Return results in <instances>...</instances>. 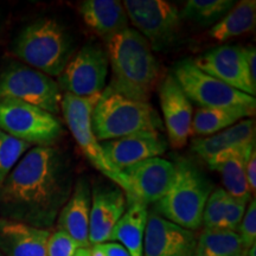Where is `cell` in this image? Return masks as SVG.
<instances>
[{
	"mask_svg": "<svg viewBox=\"0 0 256 256\" xmlns=\"http://www.w3.org/2000/svg\"><path fill=\"white\" fill-rule=\"evenodd\" d=\"M92 206V188L84 177L80 178L69 200L57 216V229L63 230L75 240L80 248L90 247L89 217Z\"/></svg>",
	"mask_w": 256,
	"mask_h": 256,
	"instance_id": "obj_18",
	"label": "cell"
},
{
	"mask_svg": "<svg viewBox=\"0 0 256 256\" xmlns=\"http://www.w3.org/2000/svg\"><path fill=\"white\" fill-rule=\"evenodd\" d=\"M243 254L238 232L204 229L197 238L194 256H240Z\"/></svg>",
	"mask_w": 256,
	"mask_h": 256,
	"instance_id": "obj_25",
	"label": "cell"
},
{
	"mask_svg": "<svg viewBox=\"0 0 256 256\" xmlns=\"http://www.w3.org/2000/svg\"><path fill=\"white\" fill-rule=\"evenodd\" d=\"M148 210L139 202L127 203V209L112 232L110 241H118L130 256H144V240Z\"/></svg>",
	"mask_w": 256,
	"mask_h": 256,
	"instance_id": "obj_22",
	"label": "cell"
},
{
	"mask_svg": "<svg viewBox=\"0 0 256 256\" xmlns=\"http://www.w3.org/2000/svg\"><path fill=\"white\" fill-rule=\"evenodd\" d=\"M78 248L75 240L63 230L57 229L50 234L46 244V254L48 256H74Z\"/></svg>",
	"mask_w": 256,
	"mask_h": 256,
	"instance_id": "obj_31",
	"label": "cell"
},
{
	"mask_svg": "<svg viewBox=\"0 0 256 256\" xmlns=\"http://www.w3.org/2000/svg\"><path fill=\"white\" fill-rule=\"evenodd\" d=\"M243 51H244V60L249 80H250L252 84L256 87V50L254 46H246L243 48Z\"/></svg>",
	"mask_w": 256,
	"mask_h": 256,
	"instance_id": "obj_33",
	"label": "cell"
},
{
	"mask_svg": "<svg viewBox=\"0 0 256 256\" xmlns=\"http://www.w3.org/2000/svg\"><path fill=\"white\" fill-rule=\"evenodd\" d=\"M246 118L252 116L242 110L198 108L192 118V134L198 136H212Z\"/></svg>",
	"mask_w": 256,
	"mask_h": 256,
	"instance_id": "obj_24",
	"label": "cell"
},
{
	"mask_svg": "<svg viewBox=\"0 0 256 256\" xmlns=\"http://www.w3.org/2000/svg\"><path fill=\"white\" fill-rule=\"evenodd\" d=\"M112 69L108 87L136 101L148 102L159 81L160 66L151 46L136 28H127L106 42Z\"/></svg>",
	"mask_w": 256,
	"mask_h": 256,
	"instance_id": "obj_2",
	"label": "cell"
},
{
	"mask_svg": "<svg viewBox=\"0 0 256 256\" xmlns=\"http://www.w3.org/2000/svg\"><path fill=\"white\" fill-rule=\"evenodd\" d=\"M226 200H228V194L222 188H217L211 192L203 212V224L202 226H204V229H223Z\"/></svg>",
	"mask_w": 256,
	"mask_h": 256,
	"instance_id": "obj_28",
	"label": "cell"
},
{
	"mask_svg": "<svg viewBox=\"0 0 256 256\" xmlns=\"http://www.w3.org/2000/svg\"><path fill=\"white\" fill-rule=\"evenodd\" d=\"M100 246L104 256H130L126 249L118 242H106Z\"/></svg>",
	"mask_w": 256,
	"mask_h": 256,
	"instance_id": "obj_35",
	"label": "cell"
},
{
	"mask_svg": "<svg viewBox=\"0 0 256 256\" xmlns=\"http://www.w3.org/2000/svg\"><path fill=\"white\" fill-rule=\"evenodd\" d=\"M127 209L126 194L116 184L98 183L92 188L89 243L110 242L112 232Z\"/></svg>",
	"mask_w": 256,
	"mask_h": 256,
	"instance_id": "obj_14",
	"label": "cell"
},
{
	"mask_svg": "<svg viewBox=\"0 0 256 256\" xmlns=\"http://www.w3.org/2000/svg\"><path fill=\"white\" fill-rule=\"evenodd\" d=\"M246 179L250 190L252 197H255L256 191V150L252 153L250 158L248 159L247 165H246Z\"/></svg>",
	"mask_w": 256,
	"mask_h": 256,
	"instance_id": "obj_34",
	"label": "cell"
},
{
	"mask_svg": "<svg viewBox=\"0 0 256 256\" xmlns=\"http://www.w3.org/2000/svg\"><path fill=\"white\" fill-rule=\"evenodd\" d=\"M235 5L232 0H188L180 18L200 26H214Z\"/></svg>",
	"mask_w": 256,
	"mask_h": 256,
	"instance_id": "obj_26",
	"label": "cell"
},
{
	"mask_svg": "<svg viewBox=\"0 0 256 256\" xmlns=\"http://www.w3.org/2000/svg\"><path fill=\"white\" fill-rule=\"evenodd\" d=\"M100 95H94L90 98H78V96L66 92L60 101V110H62L64 120L68 124L70 132L75 138L76 142L78 144L86 158L124 192L126 185H124L122 174L110 164L102 151L101 144L98 142L92 132V112L95 104H98Z\"/></svg>",
	"mask_w": 256,
	"mask_h": 256,
	"instance_id": "obj_9",
	"label": "cell"
},
{
	"mask_svg": "<svg viewBox=\"0 0 256 256\" xmlns=\"http://www.w3.org/2000/svg\"><path fill=\"white\" fill-rule=\"evenodd\" d=\"M51 230L0 218V252L4 256H48Z\"/></svg>",
	"mask_w": 256,
	"mask_h": 256,
	"instance_id": "obj_19",
	"label": "cell"
},
{
	"mask_svg": "<svg viewBox=\"0 0 256 256\" xmlns=\"http://www.w3.org/2000/svg\"><path fill=\"white\" fill-rule=\"evenodd\" d=\"M0 28H2V14H0Z\"/></svg>",
	"mask_w": 256,
	"mask_h": 256,
	"instance_id": "obj_37",
	"label": "cell"
},
{
	"mask_svg": "<svg viewBox=\"0 0 256 256\" xmlns=\"http://www.w3.org/2000/svg\"><path fill=\"white\" fill-rule=\"evenodd\" d=\"M110 72L107 52L96 44L88 43L72 57L58 76L60 90L78 98L100 95L107 87Z\"/></svg>",
	"mask_w": 256,
	"mask_h": 256,
	"instance_id": "obj_11",
	"label": "cell"
},
{
	"mask_svg": "<svg viewBox=\"0 0 256 256\" xmlns=\"http://www.w3.org/2000/svg\"><path fill=\"white\" fill-rule=\"evenodd\" d=\"M72 51V37L62 24L51 18L40 19L24 28L14 48L19 60L50 78L62 74Z\"/></svg>",
	"mask_w": 256,
	"mask_h": 256,
	"instance_id": "obj_4",
	"label": "cell"
},
{
	"mask_svg": "<svg viewBox=\"0 0 256 256\" xmlns=\"http://www.w3.org/2000/svg\"><path fill=\"white\" fill-rule=\"evenodd\" d=\"M202 72L250 96L256 95L246 66L243 46H220L192 60Z\"/></svg>",
	"mask_w": 256,
	"mask_h": 256,
	"instance_id": "obj_13",
	"label": "cell"
},
{
	"mask_svg": "<svg viewBox=\"0 0 256 256\" xmlns=\"http://www.w3.org/2000/svg\"><path fill=\"white\" fill-rule=\"evenodd\" d=\"M30 147L26 142H20L0 130V188L12 168Z\"/></svg>",
	"mask_w": 256,
	"mask_h": 256,
	"instance_id": "obj_27",
	"label": "cell"
},
{
	"mask_svg": "<svg viewBox=\"0 0 256 256\" xmlns=\"http://www.w3.org/2000/svg\"><path fill=\"white\" fill-rule=\"evenodd\" d=\"M74 256H92V246L86 248H78Z\"/></svg>",
	"mask_w": 256,
	"mask_h": 256,
	"instance_id": "obj_36",
	"label": "cell"
},
{
	"mask_svg": "<svg viewBox=\"0 0 256 256\" xmlns=\"http://www.w3.org/2000/svg\"><path fill=\"white\" fill-rule=\"evenodd\" d=\"M255 150V144L242 147H232L224 150L208 162L211 170L218 171L222 176L223 190L229 196L249 202L255 198L252 197L246 179V165Z\"/></svg>",
	"mask_w": 256,
	"mask_h": 256,
	"instance_id": "obj_20",
	"label": "cell"
},
{
	"mask_svg": "<svg viewBox=\"0 0 256 256\" xmlns=\"http://www.w3.org/2000/svg\"><path fill=\"white\" fill-rule=\"evenodd\" d=\"M197 238L194 232L148 212L144 256H194Z\"/></svg>",
	"mask_w": 256,
	"mask_h": 256,
	"instance_id": "obj_16",
	"label": "cell"
},
{
	"mask_svg": "<svg viewBox=\"0 0 256 256\" xmlns=\"http://www.w3.org/2000/svg\"><path fill=\"white\" fill-rule=\"evenodd\" d=\"M214 185L190 159L174 162V176L168 190L156 203L153 212L182 228L194 232L203 224V212Z\"/></svg>",
	"mask_w": 256,
	"mask_h": 256,
	"instance_id": "obj_3",
	"label": "cell"
},
{
	"mask_svg": "<svg viewBox=\"0 0 256 256\" xmlns=\"http://www.w3.org/2000/svg\"><path fill=\"white\" fill-rule=\"evenodd\" d=\"M78 11L88 28L106 42L130 28L122 2L118 0H86Z\"/></svg>",
	"mask_w": 256,
	"mask_h": 256,
	"instance_id": "obj_21",
	"label": "cell"
},
{
	"mask_svg": "<svg viewBox=\"0 0 256 256\" xmlns=\"http://www.w3.org/2000/svg\"><path fill=\"white\" fill-rule=\"evenodd\" d=\"M240 256H244V254H242V255H240Z\"/></svg>",
	"mask_w": 256,
	"mask_h": 256,
	"instance_id": "obj_39",
	"label": "cell"
},
{
	"mask_svg": "<svg viewBox=\"0 0 256 256\" xmlns=\"http://www.w3.org/2000/svg\"><path fill=\"white\" fill-rule=\"evenodd\" d=\"M238 235L241 240L243 252L249 249L252 246L256 244V202L255 198L249 202L244 216L240 223Z\"/></svg>",
	"mask_w": 256,
	"mask_h": 256,
	"instance_id": "obj_30",
	"label": "cell"
},
{
	"mask_svg": "<svg viewBox=\"0 0 256 256\" xmlns=\"http://www.w3.org/2000/svg\"><path fill=\"white\" fill-rule=\"evenodd\" d=\"M127 203L154 204L168 192L174 176V164L168 160L150 158L121 171Z\"/></svg>",
	"mask_w": 256,
	"mask_h": 256,
	"instance_id": "obj_12",
	"label": "cell"
},
{
	"mask_svg": "<svg viewBox=\"0 0 256 256\" xmlns=\"http://www.w3.org/2000/svg\"><path fill=\"white\" fill-rule=\"evenodd\" d=\"M72 192L70 162L54 147L30 148L0 188L2 218L50 229Z\"/></svg>",
	"mask_w": 256,
	"mask_h": 256,
	"instance_id": "obj_1",
	"label": "cell"
},
{
	"mask_svg": "<svg viewBox=\"0 0 256 256\" xmlns=\"http://www.w3.org/2000/svg\"><path fill=\"white\" fill-rule=\"evenodd\" d=\"M218 134L226 150L255 144V121L252 118H248L236 122Z\"/></svg>",
	"mask_w": 256,
	"mask_h": 256,
	"instance_id": "obj_29",
	"label": "cell"
},
{
	"mask_svg": "<svg viewBox=\"0 0 256 256\" xmlns=\"http://www.w3.org/2000/svg\"><path fill=\"white\" fill-rule=\"evenodd\" d=\"M0 100H16L36 106L56 115L60 112L62 92L52 78L20 64L0 72Z\"/></svg>",
	"mask_w": 256,
	"mask_h": 256,
	"instance_id": "obj_8",
	"label": "cell"
},
{
	"mask_svg": "<svg viewBox=\"0 0 256 256\" xmlns=\"http://www.w3.org/2000/svg\"><path fill=\"white\" fill-rule=\"evenodd\" d=\"M0 256H4V255H2V252H0Z\"/></svg>",
	"mask_w": 256,
	"mask_h": 256,
	"instance_id": "obj_38",
	"label": "cell"
},
{
	"mask_svg": "<svg viewBox=\"0 0 256 256\" xmlns=\"http://www.w3.org/2000/svg\"><path fill=\"white\" fill-rule=\"evenodd\" d=\"M159 101L170 145L183 148L192 136L194 107L171 74L160 84Z\"/></svg>",
	"mask_w": 256,
	"mask_h": 256,
	"instance_id": "obj_15",
	"label": "cell"
},
{
	"mask_svg": "<svg viewBox=\"0 0 256 256\" xmlns=\"http://www.w3.org/2000/svg\"><path fill=\"white\" fill-rule=\"evenodd\" d=\"M92 128L100 142L142 130H159L162 122L150 102L128 98L107 86L92 112Z\"/></svg>",
	"mask_w": 256,
	"mask_h": 256,
	"instance_id": "obj_5",
	"label": "cell"
},
{
	"mask_svg": "<svg viewBox=\"0 0 256 256\" xmlns=\"http://www.w3.org/2000/svg\"><path fill=\"white\" fill-rule=\"evenodd\" d=\"M256 24V2L241 0L220 22L211 26L208 36L218 43L252 32Z\"/></svg>",
	"mask_w": 256,
	"mask_h": 256,
	"instance_id": "obj_23",
	"label": "cell"
},
{
	"mask_svg": "<svg viewBox=\"0 0 256 256\" xmlns=\"http://www.w3.org/2000/svg\"><path fill=\"white\" fill-rule=\"evenodd\" d=\"M249 200H240V198L232 197L228 194L226 206V215H224L223 229L229 232H238L240 223L244 216Z\"/></svg>",
	"mask_w": 256,
	"mask_h": 256,
	"instance_id": "obj_32",
	"label": "cell"
},
{
	"mask_svg": "<svg viewBox=\"0 0 256 256\" xmlns=\"http://www.w3.org/2000/svg\"><path fill=\"white\" fill-rule=\"evenodd\" d=\"M0 130L36 147H52L63 136L62 124L55 115L16 100H0Z\"/></svg>",
	"mask_w": 256,
	"mask_h": 256,
	"instance_id": "obj_7",
	"label": "cell"
},
{
	"mask_svg": "<svg viewBox=\"0 0 256 256\" xmlns=\"http://www.w3.org/2000/svg\"><path fill=\"white\" fill-rule=\"evenodd\" d=\"M110 164L121 172L142 160L164 154L168 144L159 130H142L115 140L101 142Z\"/></svg>",
	"mask_w": 256,
	"mask_h": 256,
	"instance_id": "obj_17",
	"label": "cell"
},
{
	"mask_svg": "<svg viewBox=\"0 0 256 256\" xmlns=\"http://www.w3.org/2000/svg\"><path fill=\"white\" fill-rule=\"evenodd\" d=\"M171 75L191 104H196L200 108L242 110L252 118L255 115L256 98L254 96L244 94L203 72L190 58L176 63Z\"/></svg>",
	"mask_w": 256,
	"mask_h": 256,
	"instance_id": "obj_6",
	"label": "cell"
},
{
	"mask_svg": "<svg viewBox=\"0 0 256 256\" xmlns=\"http://www.w3.org/2000/svg\"><path fill=\"white\" fill-rule=\"evenodd\" d=\"M122 5L152 50L165 49L177 40L182 20L177 6L165 0H124Z\"/></svg>",
	"mask_w": 256,
	"mask_h": 256,
	"instance_id": "obj_10",
	"label": "cell"
}]
</instances>
